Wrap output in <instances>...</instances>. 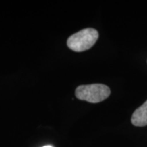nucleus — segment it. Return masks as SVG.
Instances as JSON below:
<instances>
[{"instance_id": "obj_2", "label": "nucleus", "mask_w": 147, "mask_h": 147, "mask_svg": "<svg viewBox=\"0 0 147 147\" xmlns=\"http://www.w3.org/2000/svg\"><path fill=\"white\" fill-rule=\"evenodd\" d=\"M98 37V32L95 29H84L71 35L67 39V45L71 50L82 52L91 49L97 42Z\"/></svg>"}, {"instance_id": "obj_3", "label": "nucleus", "mask_w": 147, "mask_h": 147, "mask_svg": "<svg viewBox=\"0 0 147 147\" xmlns=\"http://www.w3.org/2000/svg\"><path fill=\"white\" fill-rule=\"evenodd\" d=\"M131 123L137 127L147 125V100L134 111L131 117Z\"/></svg>"}, {"instance_id": "obj_1", "label": "nucleus", "mask_w": 147, "mask_h": 147, "mask_svg": "<svg viewBox=\"0 0 147 147\" xmlns=\"http://www.w3.org/2000/svg\"><path fill=\"white\" fill-rule=\"evenodd\" d=\"M110 95V88L103 84L80 85L75 91V95L78 100L90 103L102 102L107 99Z\"/></svg>"}, {"instance_id": "obj_4", "label": "nucleus", "mask_w": 147, "mask_h": 147, "mask_svg": "<svg viewBox=\"0 0 147 147\" xmlns=\"http://www.w3.org/2000/svg\"><path fill=\"white\" fill-rule=\"evenodd\" d=\"M43 147H53L52 146H43Z\"/></svg>"}]
</instances>
